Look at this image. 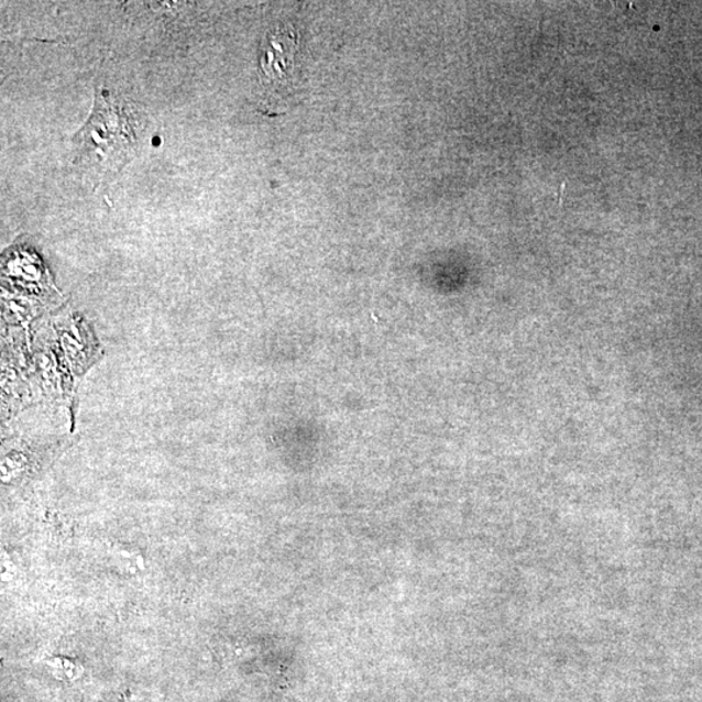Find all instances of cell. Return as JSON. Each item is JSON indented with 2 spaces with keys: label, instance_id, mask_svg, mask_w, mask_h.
Returning a JSON list of instances; mask_svg holds the SVG:
<instances>
[{
  "label": "cell",
  "instance_id": "obj_1",
  "mask_svg": "<svg viewBox=\"0 0 702 702\" xmlns=\"http://www.w3.org/2000/svg\"><path fill=\"white\" fill-rule=\"evenodd\" d=\"M75 141L80 161L103 172L120 168L138 145L131 117L120 100L106 91H98L95 111Z\"/></svg>",
  "mask_w": 702,
  "mask_h": 702
},
{
  "label": "cell",
  "instance_id": "obj_2",
  "mask_svg": "<svg viewBox=\"0 0 702 702\" xmlns=\"http://www.w3.org/2000/svg\"><path fill=\"white\" fill-rule=\"evenodd\" d=\"M299 35L290 25L272 28L264 35L261 70L270 85H288L296 68Z\"/></svg>",
  "mask_w": 702,
  "mask_h": 702
},
{
  "label": "cell",
  "instance_id": "obj_3",
  "mask_svg": "<svg viewBox=\"0 0 702 702\" xmlns=\"http://www.w3.org/2000/svg\"><path fill=\"white\" fill-rule=\"evenodd\" d=\"M52 666L55 670L56 677L59 679L69 680V682H72V680H76L81 677V666L72 663L70 661L62 662L61 660H55Z\"/></svg>",
  "mask_w": 702,
  "mask_h": 702
}]
</instances>
